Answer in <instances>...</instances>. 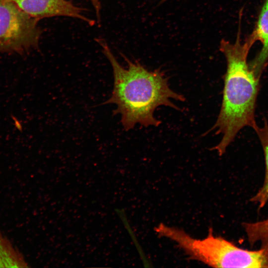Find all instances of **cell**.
<instances>
[{"instance_id":"cell-4","label":"cell","mask_w":268,"mask_h":268,"mask_svg":"<svg viewBox=\"0 0 268 268\" xmlns=\"http://www.w3.org/2000/svg\"><path fill=\"white\" fill-rule=\"evenodd\" d=\"M38 22L9 0H0V53L37 49L42 33Z\"/></svg>"},{"instance_id":"cell-2","label":"cell","mask_w":268,"mask_h":268,"mask_svg":"<svg viewBox=\"0 0 268 268\" xmlns=\"http://www.w3.org/2000/svg\"><path fill=\"white\" fill-rule=\"evenodd\" d=\"M234 43L225 39L220 42L219 50L224 54L227 68L224 75L223 98L216 123L208 131L216 130L222 139L212 149L223 155L237 133L248 126L254 130L257 126L255 119L257 98L260 89V79L250 69L247 62L249 51L253 44L248 39L241 41V29Z\"/></svg>"},{"instance_id":"cell-11","label":"cell","mask_w":268,"mask_h":268,"mask_svg":"<svg viewBox=\"0 0 268 268\" xmlns=\"http://www.w3.org/2000/svg\"><path fill=\"white\" fill-rule=\"evenodd\" d=\"M166 0H160V1H161V2H163L166 1Z\"/></svg>"},{"instance_id":"cell-7","label":"cell","mask_w":268,"mask_h":268,"mask_svg":"<svg viewBox=\"0 0 268 268\" xmlns=\"http://www.w3.org/2000/svg\"><path fill=\"white\" fill-rule=\"evenodd\" d=\"M263 147L266 164V175L263 186L251 201L259 204L260 208L264 207L268 201V123L265 121L262 127L258 126L254 129Z\"/></svg>"},{"instance_id":"cell-8","label":"cell","mask_w":268,"mask_h":268,"mask_svg":"<svg viewBox=\"0 0 268 268\" xmlns=\"http://www.w3.org/2000/svg\"><path fill=\"white\" fill-rule=\"evenodd\" d=\"M22 254L0 232V268H28Z\"/></svg>"},{"instance_id":"cell-3","label":"cell","mask_w":268,"mask_h":268,"mask_svg":"<svg viewBox=\"0 0 268 268\" xmlns=\"http://www.w3.org/2000/svg\"><path fill=\"white\" fill-rule=\"evenodd\" d=\"M170 237L190 259L211 267L268 268V253L264 249L249 251L240 248L214 235L211 228L202 239L193 238L179 228L173 230Z\"/></svg>"},{"instance_id":"cell-5","label":"cell","mask_w":268,"mask_h":268,"mask_svg":"<svg viewBox=\"0 0 268 268\" xmlns=\"http://www.w3.org/2000/svg\"><path fill=\"white\" fill-rule=\"evenodd\" d=\"M21 10L39 21L55 16L74 18L90 25L94 21L85 16L84 9L68 0H9Z\"/></svg>"},{"instance_id":"cell-1","label":"cell","mask_w":268,"mask_h":268,"mask_svg":"<svg viewBox=\"0 0 268 268\" xmlns=\"http://www.w3.org/2000/svg\"><path fill=\"white\" fill-rule=\"evenodd\" d=\"M96 41L110 62L114 76L112 95L104 104L117 105L114 113L121 115L125 131L133 129L137 124L144 127H158L161 122L154 117V113L159 106L180 110L171 100L184 102L185 98L171 89L164 71L160 69L150 71L138 62H133L124 56L127 63L125 68L104 39L97 38Z\"/></svg>"},{"instance_id":"cell-10","label":"cell","mask_w":268,"mask_h":268,"mask_svg":"<svg viewBox=\"0 0 268 268\" xmlns=\"http://www.w3.org/2000/svg\"><path fill=\"white\" fill-rule=\"evenodd\" d=\"M94 10L96 12L99 11L101 9V5L99 0H90Z\"/></svg>"},{"instance_id":"cell-9","label":"cell","mask_w":268,"mask_h":268,"mask_svg":"<svg viewBox=\"0 0 268 268\" xmlns=\"http://www.w3.org/2000/svg\"><path fill=\"white\" fill-rule=\"evenodd\" d=\"M243 226L251 246L260 242L261 248L268 253V219L253 223L245 222Z\"/></svg>"},{"instance_id":"cell-6","label":"cell","mask_w":268,"mask_h":268,"mask_svg":"<svg viewBox=\"0 0 268 268\" xmlns=\"http://www.w3.org/2000/svg\"><path fill=\"white\" fill-rule=\"evenodd\" d=\"M248 39L253 44L259 40L262 45L260 52L249 64L256 77L260 79L268 61V0H263L255 28Z\"/></svg>"}]
</instances>
